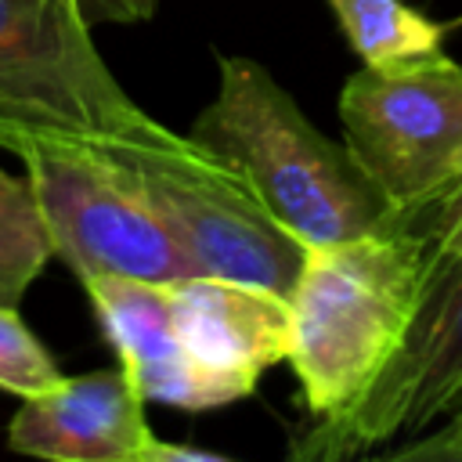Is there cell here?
<instances>
[{
    "label": "cell",
    "instance_id": "obj_11",
    "mask_svg": "<svg viewBox=\"0 0 462 462\" xmlns=\"http://www.w3.org/2000/svg\"><path fill=\"white\" fill-rule=\"evenodd\" d=\"M328 7L368 69H404L444 54L451 25L426 18L404 0H328Z\"/></svg>",
    "mask_w": 462,
    "mask_h": 462
},
{
    "label": "cell",
    "instance_id": "obj_17",
    "mask_svg": "<svg viewBox=\"0 0 462 462\" xmlns=\"http://www.w3.org/2000/svg\"><path fill=\"white\" fill-rule=\"evenodd\" d=\"M224 462V455H213V451H199V448H180V444H162L155 440L148 462Z\"/></svg>",
    "mask_w": 462,
    "mask_h": 462
},
{
    "label": "cell",
    "instance_id": "obj_8",
    "mask_svg": "<svg viewBox=\"0 0 462 462\" xmlns=\"http://www.w3.org/2000/svg\"><path fill=\"white\" fill-rule=\"evenodd\" d=\"M83 289L119 365L144 401L206 411L253 393L256 379L209 368L184 350L173 318V282L94 274L83 278Z\"/></svg>",
    "mask_w": 462,
    "mask_h": 462
},
{
    "label": "cell",
    "instance_id": "obj_13",
    "mask_svg": "<svg viewBox=\"0 0 462 462\" xmlns=\"http://www.w3.org/2000/svg\"><path fill=\"white\" fill-rule=\"evenodd\" d=\"M65 375L43 350V343L22 325L18 307L0 303V390L18 397H36L61 383Z\"/></svg>",
    "mask_w": 462,
    "mask_h": 462
},
{
    "label": "cell",
    "instance_id": "obj_5",
    "mask_svg": "<svg viewBox=\"0 0 462 462\" xmlns=\"http://www.w3.org/2000/svg\"><path fill=\"white\" fill-rule=\"evenodd\" d=\"M462 397V256L433 253L419 307L383 372L343 411L303 426L289 455L343 462L437 426Z\"/></svg>",
    "mask_w": 462,
    "mask_h": 462
},
{
    "label": "cell",
    "instance_id": "obj_6",
    "mask_svg": "<svg viewBox=\"0 0 462 462\" xmlns=\"http://www.w3.org/2000/svg\"><path fill=\"white\" fill-rule=\"evenodd\" d=\"M0 119L97 141L166 130L119 87L76 0H0Z\"/></svg>",
    "mask_w": 462,
    "mask_h": 462
},
{
    "label": "cell",
    "instance_id": "obj_7",
    "mask_svg": "<svg viewBox=\"0 0 462 462\" xmlns=\"http://www.w3.org/2000/svg\"><path fill=\"white\" fill-rule=\"evenodd\" d=\"M343 144L408 217L462 177V65L448 54L404 69L361 65L339 94Z\"/></svg>",
    "mask_w": 462,
    "mask_h": 462
},
{
    "label": "cell",
    "instance_id": "obj_9",
    "mask_svg": "<svg viewBox=\"0 0 462 462\" xmlns=\"http://www.w3.org/2000/svg\"><path fill=\"white\" fill-rule=\"evenodd\" d=\"M155 433L144 419V397L126 368H101L61 379L25 397L7 426V448L58 462H148Z\"/></svg>",
    "mask_w": 462,
    "mask_h": 462
},
{
    "label": "cell",
    "instance_id": "obj_2",
    "mask_svg": "<svg viewBox=\"0 0 462 462\" xmlns=\"http://www.w3.org/2000/svg\"><path fill=\"white\" fill-rule=\"evenodd\" d=\"M430 263L426 235L401 217L393 227L307 249L289 296V361L314 419L343 411L383 372L419 307Z\"/></svg>",
    "mask_w": 462,
    "mask_h": 462
},
{
    "label": "cell",
    "instance_id": "obj_4",
    "mask_svg": "<svg viewBox=\"0 0 462 462\" xmlns=\"http://www.w3.org/2000/svg\"><path fill=\"white\" fill-rule=\"evenodd\" d=\"M97 144L141 180L195 274L253 282L292 296L307 245L260 202L231 162L170 126L155 137Z\"/></svg>",
    "mask_w": 462,
    "mask_h": 462
},
{
    "label": "cell",
    "instance_id": "obj_1",
    "mask_svg": "<svg viewBox=\"0 0 462 462\" xmlns=\"http://www.w3.org/2000/svg\"><path fill=\"white\" fill-rule=\"evenodd\" d=\"M188 137L231 162L307 249L397 224L350 148L325 137L249 58H220L217 97L195 116Z\"/></svg>",
    "mask_w": 462,
    "mask_h": 462
},
{
    "label": "cell",
    "instance_id": "obj_15",
    "mask_svg": "<svg viewBox=\"0 0 462 462\" xmlns=\"http://www.w3.org/2000/svg\"><path fill=\"white\" fill-rule=\"evenodd\" d=\"M386 458H426V462H462V397L451 404V411L430 426L426 433L401 440L393 448H383Z\"/></svg>",
    "mask_w": 462,
    "mask_h": 462
},
{
    "label": "cell",
    "instance_id": "obj_14",
    "mask_svg": "<svg viewBox=\"0 0 462 462\" xmlns=\"http://www.w3.org/2000/svg\"><path fill=\"white\" fill-rule=\"evenodd\" d=\"M401 220L411 224L415 231H422L433 253L462 256V177L448 191H440L433 202H426L422 209H415Z\"/></svg>",
    "mask_w": 462,
    "mask_h": 462
},
{
    "label": "cell",
    "instance_id": "obj_10",
    "mask_svg": "<svg viewBox=\"0 0 462 462\" xmlns=\"http://www.w3.org/2000/svg\"><path fill=\"white\" fill-rule=\"evenodd\" d=\"M173 318L195 361L249 379L285 361L292 346L289 296L253 282L213 274L173 282Z\"/></svg>",
    "mask_w": 462,
    "mask_h": 462
},
{
    "label": "cell",
    "instance_id": "obj_3",
    "mask_svg": "<svg viewBox=\"0 0 462 462\" xmlns=\"http://www.w3.org/2000/svg\"><path fill=\"white\" fill-rule=\"evenodd\" d=\"M0 148L25 170L51 256L65 260L79 282L94 274L195 278L141 180L94 137L0 119Z\"/></svg>",
    "mask_w": 462,
    "mask_h": 462
},
{
    "label": "cell",
    "instance_id": "obj_12",
    "mask_svg": "<svg viewBox=\"0 0 462 462\" xmlns=\"http://www.w3.org/2000/svg\"><path fill=\"white\" fill-rule=\"evenodd\" d=\"M47 260L51 242L29 180L0 170V303L18 307Z\"/></svg>",
    "mask_w": 462,
    "mask_h": 462
},
{
    "label": "cell",
    "instance_id": "obj_16",
    "mask_svg": "<svg viewBox=\"0 0 462 462\" xmlns=\"http://www.w3.org/2000/svg\"><path fill=\"white\" fill-rule=\"evenodd\" d=\"M90 25L97 22H144L159 0H76Z\"/></svg>",
    "mask_w": 462,
    "mask_h": 462
}]
</instances>
